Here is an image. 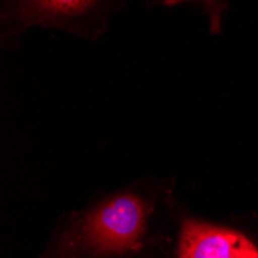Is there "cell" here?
I'll return each instance as SVG.
<instances>
[{"mask_svg": "<svg viewBox=\"0 0 258 258\" xmlns=\"http://www.w3.org/2000/svg\"><path fill=\"white\" fill-rule=\"evenodd\" d=\"M155 203L136 189L108 195L75 214L48 258H128L147 247Z\"/></svg>", "mask_w": 258, "mask_h": 258, "instance_id": "1", "label": "cell"}, {"mask_svg": "<svg viewBox=\"0 0 258 258\" xmlns=\"http://www.w3.org/2000/svg\"><path fill=\"white\" fill-rule=\"evenodd\" d=\"M127 0H0V48L11 50L31 28L99 40Z\"/></svg>", "mask_w": 258, "mask_h": 258, "instance_id": "2", "label": "cell"}, {"mask_svg": "<svg viewBox=\"0 0 258 258\" xmlns=\"http://www.w3.org/2000/svg\"><path fill=\"white\" fill-rule=\"evenodd\" d=\"M176 258H258V247L244 233L197 218H182Z\"/></svg>", "mask_w": 258, "mask_h": 258, "instance_id": "3", "label": "cell"}, {"mask_svg": "<svg viewBox=\"0 0 258 258\" xmlns=\"http://www.w3.org/2000/svg\"><path fill=\"white\" fill-rule=\"evenodd\" d=\"M200 5H203L207 17L209 33L214 36L221 34L224 14L229 8V0H200Z\"/></svg>", "mask_w": 258, "mask_h": 258, "instance_id": "4", "label": "cell"}, {"mask_svg": "<svg viewBox=\"0 0 258 258\" xmlns=\"http://www.w3.org/2000/svg\"><path fill=\"white\" fill-rule=\"evenodd\" d=\"M150 2L167 7V8H175V7L187 5V4H200V0H150Z\"/></svg>", "mask_w": 258, "mask_h": 258, "instance_id": "5", "label": "cell"}]
</instances>
